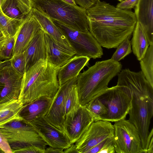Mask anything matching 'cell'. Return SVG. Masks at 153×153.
Here are the masks:
<instances>
[{
	"label": "cell",
	"instance_id": "6da1fadb",
	"mask_svg": "<svg viewBox=\"0 0 153 153\" xmlns=\"http://www.w3.org/2000/svg\"><path fill=\"white\" fill-rule=\"evenodd\" d=\"M89 31L101 47L117 48L131 35L137 22L134 13L98 0L86 10Z\"/></svg>",
	"mask_w": 153,
	"mask_h": 153
},
{
	"label": "cell",
	"instance_id": "7a4b0ae2",
	"mask_svg": "<svg viewBox=\"0 0 153 153\" xmlns=\"http://www.w3.org/2000/svg\"><path fill=\"white\" fill-rule=\"evenodd\" d=\"M132 92L128 120L137 130L142 147L146 153L153 129L149 131L153 116V87L146 78H134L125 84Z\"/></svg>",
	"mask_w": 153,
	"mask_h": 153
},
{
	"label": "cell",
	"instance_id": "3957f363",
	"mask_svg": "<svg viewBox=\"0 0 153 153\" xmlns=\"http://www.w3.org/2000/svg\"><path fill=\"white\" fill-rule=\"evenodd\" d=\"M59 67L41 59L23 76L18 99L23 105L42 97L53 98L59 87Z\"/></svg>",
	"mask_w": 153,
	"mask_h": 153
},
{
	"label": "cell",
	"instance_id": "277c9868",
	"mask_svg": "<svg viewBox=\"0 0 153 153\" xmlns=\"http://www.w3.org/2000/svg\"><path fill=\"white\" fill-rule=\"evenodd\" d=\"M122 65L111 59L97 62L77 76L76 87L79 103L85 106L108 88L110 81L122 70Z\"/></svg>",
	"mask_w": 153,
	"mask_h": 153
},
{
	"label": "cell",
	"instance_id": "5b68a950",
	"mask_svg": "<svg viewBox=\"0 0 153 153\" xmlns=\"http://www.w3.org/2000/svg\"><path fill=\"white\" fill-rule=\"evenodd\" d=\"M32 8L42 11L51 19L56 20L74 29L89 31L86 10L62 0H31Z\"/></svg>",
	"mask_w": 153,
	"mask_h": 153
},
{
	"label": "cell",
	"instance_id": "8992f818",
	"mask_svg": "<svg viewBox=\"0 0 153 153\" xmlns=\"http://www.w3.org/2000/svg\"><path fill=\"white\" fill-rule=\"evenodd\" d=\"M0 131L7 139L13 152L30 146L45 149L48 145L32 126L22 119L7 123L0 128Z\"/></svg>",
	"mask_w": 153,
	"mask_h": 153
},
{
	"label": "cell",
	"instance_id": "52a82bcc",
	"mask_svg": "<svg viewBox=\"0 0 153 153\" xmlns=\"http://www.w3.org/2000/svg\"><path fill=\"white\" fill-rule=\"evenodd\" d=\"M132 92L128 87L117 85L108 88L98 98L108 111L100 120L116 122L125 119L130 109Z\"/></svg>",
	"mask_w": 153,
	"mask_h": 153
},
{
	"label": "cell",
	"instance_id": "ba28073f",
	"mask_svg": "<svg viewBox=\"0 0 153 153\" xmlns=\"http://www.w3.org/2000/svg\"><path fill=\"white\" fill-rule=\"evenodd\" d=\"M52 20L66 36L76 52L75 55L95 59L101 57L103 55L101 46L89 31L85 32L76 30L56 20Z\"/></svg>",
	"mask_w": 153,
	"mask_h": 153
},
{
	"label": "cell",
	"instance_id": "9c48e42d",
	"mask_svg": "<svg viewBox=\"0 0 153 153\" xmlns=\"http://www.w3.org/2000/svg\"><path fill=\"white\" fill-rule=\"evenodd\" d=\"M113 126L115 152L145 153L137 130L128 120L115 122Z\"/></svg>",
	"mask_w": 153,
	"mask_h": 153
},
{
	"label": "cell",
	"instance_id": "30bf717a",
	"mask_svg": "<svg viewBox=\"0 0 153 153\" xmlns=\"http://www.w3.org/2000/svg\"><path fill=\"white\" fill-rule=\"evenodd\" d=\"M22 77L12 67L10 60L0 61V103L18 99Z\"/></svg>",
	"mask_w": 153,
	"mask_h": 153
},
{
	"label": "cell",
	"instance_id": "8fae6325",
	"mask_svg": "<svg viewBox=\"0 0 153 153\" xmlns=\"http://www.w3.org/2000/svg\"><path fill=\"white\" fill-rule=\"evenodd\" d=\"M114 132L113 125L110 122H94L75 144L79 153H86L101 142L114 136Z\"/></svg>",
	"mask_w": 153,
	"mask_h": 153
},
{
	"label": "cell",
	"instance_id": "7c38bea8",
	"mask_svg": "<svg viewBox=\"0 0 153 153\" xmlns=\"http://www.w3.org/2000/svg\"><path fill=\"white\" fill-rule=\"evenodd\" d=\"M28 123L49 146L64 149L71 146L72 144L65 132L53 126L44 116Z\"/></svg>",
	"mask_w": 153,
	"mask_h": 153
},
{
	"label": "cell",
	"instance_id": "4fadbf2b",
	"mask_svg": "<svg viewBox=\"0 0 153 153\" xmlns=\"http://www.w3.org/2000/svg\"><path fill=\"white\" fill-rule=\"evenodd\" d=\"M77 77L73 78L59 86V89L53 98L48 111L44 116L52 125L59 129L64 131L65 100L70 88L76 83Z\"/></svg>",
	"mask_w": 153,
	"mask_h": 153
},
{
	"label": "cell",
	"instance_id": "5bb4252c",
	"mask_svg": "<svg viewBox=\"0 0 153 153\" xmlns=\"http://www.w3.org/2000/svg\"><path fill=\"white\" fill-rule=\"evenodd\" d=\"M94 122L92 116L85 106L81 105L75 114L65 117L64 131L72 144L79 139Z\"/></svg>",
	"mask_w": 153,
	"mask_h": 153
},
{
	"label": "cell",
	"instance_id": "9a60e30c",
	"mask_svg": "<svg viewBox=\"0 0 153 153\" xmlns=\"http://www.w3.org/2000/svg\"><path fill=\"white\" fill-rule=\"evenodd\" d=\"M32 15L41 25L42 30L47 33L60 47L74 55L76 52L71 47L62 31L44 12L32 8Z\"/></svg>",
	"mask_w": 153,
	"mask_h": 153
},
{
	"label": "cell",
	"instance_id": "2e32d148",
	"mask_svg": "<svg viewBox=\"0 0 153 153\" xmlns=\"http://www.w3.org/2000/svg\"><path fill=\"white\" fill-rule=\"evenodd\" d=\"M42 27L31 11L20 27L15 36L13 56L23 53Z\"/></svg>",
	"mask_w": 153,
	"mask_h": 153
},
{
	"label": "cell",
	"instance_id": "e0dca14e",
	"mask_svg": "<svg viewBox=\"0 0 153 153\" xmlns=\"http://www.w3.org/2000/svg\"><path fill=\"white\" fill-rule=\"evenodd\" d=\"M25 62V72L41 59H46L45 32L38 31L23 52Z\"/></svg>",
	"mask_w": 153,
	"mask_h": 153
},
{
	"label": "cell",
	"instance_id": "ac0fdd59",
	"mask_svg": "<svg viewBox=\"0 0 153 153\" xmlns=\"http://www.w3.org/2000/svg\"><path fill=\"white\" fill-rule=\"evenodd\" d=\"M53 99L48 97H42L24 105L19 113V117L29 123L45 116L51 106Z\"/></svg>",
	"mask_w": 153,
	"mask_h": 153
},
{
	"label": "cell",
	"instance_id": "d6986e66",
	"mask_svg": "<svg viewBox=\"0 0 153 153\" xmlns=\"http://www.w3.org/2000/svg\"><path fill=\"white\" fill-rule=\"evenodd\" d=\"M134 10L137 21L144 30L149 45L153 44V0H139Z\"/></svg>",
	"mask_w": 153,
	"mask_h": 153
},
{
	"label": "cell",
	"instance_id": "ffe728a7",
	"mask_svg": "<svg viewBox=\"0 0 153 153\" xmlns=\"http://www.w3.org/2000/svg\"><path fill=\"white\" fill-rule=\"evenodd\" d=\"M90 59L86 56L75 55L64 65L60 67L57 74L59 86L77 77L81 70L88 65Z\"/></svg>",
	"mask_w": 153,
	"mask_h": 153
},
{
	"label": "cell",
	"instance_id": "44dd1931",
	"mask_svg": "<svg viewBox=\"0 0 153 153\" xmlns=\"http://www.w3.org/2000/svg\"><path fill=\"white\" fill-rule=\"evenodd\" d=\"M45 36L47 55L46 59L49 62L60 67L74 56L60 47L45 32Z\"/></svg>",
	"mask_w": 153,
	"mask_h": 153
},
{
	"label": "cell",
	"instance_id": "7402d4cb",
	"mask_svg": "<svg viewBox=\"0 0 153 153\" xmlns=\"http://www.w3.org/2000/svg\"><path fill=\"white\" fill-rule=\"evenodd\" d=\"M1 9L9 17L18 20H25L31 9L21 0H2Z\"/></svg>",
	"mask_w": 153,
	"mask_h": 153
},
{
	"label": "cell",
	"instance_id": "603a6c76",
	"mask_svg": "<svg viewBox=\"0 0 153 153\" xmlns=\"http://www.w3.org/2000/svg\"><path fill=\"white\" fill-rule=\"evenodd\" d=\"M132 36L131 41L132 51L137 59L140 61L144 56L149 43L144 30L137 22Z\"/></svg>",
	"mask_w": 153,
	"mask_h": 153
},
{
	"label": "cell",
	"instance_id": "cb8c5ba5",
	"mask_svg": "<svg viewBox=\"0 0 153 153\" xmlns=\"http://www.w3.org/2000/svg\"><path fill=\"white\" fill-rule=\"evenodd\" d=\"M23 105L18 99L0 103V128L12 120L22 119L19 114Z\"/></svg>",
	"mask_w": 153,
	"mask_h": 153
},
{
	"label": "cell",
	"instance_id": "d4e9b609",
	"mask_svg": "<svg viewBox=\"0 0 153 153\" xmlns=\"http://www.w3.org/2000/svg\"><path fill=\"white\" fill-rule=\"evenodd\" d=\"M25 19L10 18L5 15L0 8V29L7 38L15 37Z\"/></svg>",
	"mask_w": 153,
	"mask_h": 153
},
{
	"label": "cell",
	"instance_id": "484cf974",
	"mask_svg": "<svg viewBox=\"0 0 153 153\" xmlns=\"http://www.w3.org/2000/svg\"><path fill=\"white\" fill-rule=\"evenodd\" d=\"M140 61L141 71L153 87V44L149 45L144 56Z\"/></svg>",
	"mask_w": 153,
	"mask_h": 153
},
{
	"label": "cell",
	"instance_id": "4316f807",
	"mask_svg": "<svg viewBox=\"0 0 153 153\" xmlns=\"http://www.w3.org/2000/svg\"><path fill=\"white\" fill-rule=\"evenodd\" d=\"M76 84L72 86L67 94L65 105V117L76 113L81 106L79 101Z\"/></svg>",
	"mask_w": 153,
	"mask_h": 153
},
{
	"label": "cell",
	"instance_id": "83f0119b",
	"mask_svg": "<svg viewBox=\"0 0 153 153\" xmlns=\"http://www.w3.org/2000/svg\"><path fill=\"white\" fill-rule=\"evenodd\" d=\"M85 106L92 116L94 122L100 120L101 117L106 114L108 111L106 107L98 98L90 102Z\"/></svg>",
	"mask_w": 153,
	"mask_h": 153
},
{
	"label": "cell",
	"instance_id": "f1b7e54d",
	"mask_svg": "<svg viewBox=\"0 0 153 153\" xmlns=\"http://www.w3.org/2000/svg\"><path fill=\"white\" fill-rule=\"evenodd\" d=\"M131 36L128 37L118 46L111 58V59L119 62L131 53V44L130 40Z\"/></svg>",
	"mask_w": 153,
	"mask_h": 153
},
{
	"label": "cell",
	"instance_id": "f546056e",
	"mask_svg": "<svg viewBox=\"0 0 153 153\" xmlns=\"http://www.w3.org/2000/svg\"><path fill=\"white\" fill-rule=\"evenodd\" d=\"M15 37L7 38L0 50V61L10 59L13 57Z\"/></svg>",
	"mask_w": 153,
	"mask_h": 153
},
{
	"label": "cell",
	"instance_id": "4dcf8cb0",
	"mask_svg": "<svg viewBox=\"0 0 153 153\" xmlns=\"http://www.w3.org/2000/svg\"><path fill=\"white\" fill-rule=\"evenodd\" d=\"M10 60L14 69L23 76L25 68V59L23 53L13 56Z\"/></svg>",
	"mask_w": 153,
	"mask_h": 153
},
{
	"label": "cell",
	"instance_id": "1f68e13d",
	"mask_svg": "<svg viewBox=\"0 0 153 153\" xmlns=\"http://www.w3.org/2000/svg\"><path fill=\"white\" fill-rule=\"evenodd\" d=\"M138 1L139 0H126L118 3L116 7L121 10H131L136 6Z\"/></svg>",
	"mask_w": 153,
	"mask_h": 153
},
{
	"label": "cell",
	"instance_id": "d6a6232c",
	"mask_svg": "<svg viewBox=\"0 0 153 153\" xmlns=\"http://www.w3.org/2000/svg\"><path fill=\"white\" fill-rule=\"evenodd\" d=\"M45 149L36 146H30L14 150L13 153H44Z\"/></svg>",
	"mask_w": 153,
	"mask_h": 153
},
{
	"label": "cell",
	"instance_id": "836d02e7",
	"mask_svg": "<svg viewBox=\"0 0 153 153\" xmlns=\"http://www.w3.org/2000/svg\"><path fill=\"white\" fill-rule=\"evenodd\" d=\"M114 139V135L103 140L88 150L86 153H99L104 146Z\"/></svg>",
	"mask_w": 153,
	"mask_h": 153
},
{
	"label": "cell",
	"instance_id": "e575fe53",
	"mask_svg": "<svg viewBox=\"0 0 153 153\" xmlns=\"http://www.w3.org/2000/svg\"><path fill=\"white\" fill-rule=\"evenodd\" d=\"M0 148L5 153H13L7 140L0 131Z\"/></svg>",
	"mask_w": 153,
	"mask_h": 153
},
{
	"label": "cell",
	"instance_id": "d590c367",
	"mask_svg": "<svg viewBox=\"0 0 153 153\" xmlns=\"http://www.w3.org/2000/svg\"><path fill=\"white\" fill-rule=\"evenodd\" d=\"M74 0L78 6L86 10L94 5L98 0Z\"/></svg>",
	"mask_w": 153,
	"mask_h": 153
},
{
	"label": "cell",
	"instance_id": "8d00e7d4",
	"mask_svg": "<svg viewBox=\"0 0 153 153\" xmlns=\"http://www.w3.org/2000/svg\"><path fill=\"white\" fill-rule=\"evenodd\" d=\"M115 152L114 143V140L107 144L99 153H114Z\"/></svg>",
	"mask_w": 153,
	"mask_h": 153
},
{
	"label": "cell",
	"instance_id": "74e56055",
	"mask_svg": "<svg viewBox=\"0 0 153 153\" xmlns=\"http://www.w3.org/2000/svg\"><path fill=\"white\" fill-rule=\"evenodd\" d=\"M64 149L49 146L45 149L44 153H63Z\"/></svg>",
	"mask_w": 153,
	"mask_h": 153
},
{
	"label": "cell",
	"instance_id": "f35d334b",
	"mask_svg": "<svg viewBox=\"0 0 153 153\" xmlns=\"http://www.w3.org/2000/svg\"><path fill=\"white\" fill-rule=\"evenodd\" d=\"M63 153H79L75 145L73 143L68 148L64 149Z\"/></svg>",
	"mask_w": 153,
	"mask_h": 153
},
{
	"label": "cell",
	"instance_id": "ab89813d",
	"mask_svg": "<svg viewBox=\"0 0 153 153\" xmlns=\"http://www.w3.org/2000/svg\"><path fill=\"white\" fill-rule=\"evenodd\" d=\"M7 38L4 36L0 29V50L5 43Z\"/></svg>",
	"mask_w": 153,
	"mask_h": 153
},
{
	"label": "cell",
	"instance_id": "60d3db41",
	"mask_svg": "<svg viewBox=\"0 0 153 153\" xmlns=\"http://www.w3.org/2000/svg\"><path fill=\"white\" fill-rule=\"evenodd\" d=\"M146 153H153V136L150 141Z\"/></svg>",
	"mask_w": 153,
	"mask_h": 153
},
{
	"label": "cell",
	"instance_id": "b9f144b4",
	"mask_svg": "<svg viewBox=\"0 0 153 153\" xmlns=\"http://www.w3.org/2000/svg\"><path fill=\"white\" fill-rule=\"evenodd\" d=\"M65 2L71 5L77 6L78 5L76 4L74 0H62Z\"/></svg>",
	"mask_w": 153,
	"mask_h": 153
},
{
	"label": "cell",
	"instance_id": "7bdbcfd3",
	"mask_svg": "<svg viewBox=\"0 0 153 153\" xmlns=\"http://www.w3.org/2000/svg\"><path fill=\"white\" fill-rule=\"evenodd\" d=\"M27 6L32 8V4L31 0H21Z\"/></svg>",
	"mask_w": 153,
	"mask_h": 153
},
{
	"label": "cell",
	"instance_id": "ee69618b",
	"mask_svg": "<svg viewBox=\"0 0 153 153\" xmlns=\"http://www.w3.org/2000/svg\"><path fill=\"white\" fill-rule=\"evenodd\" d=\"M0 153H4L3 151L0 148Z\"/></svg>",
	"mask_w": 153,
	"mask_h": 153
},
{
	"label": "cell",
	"instance_id": "f6af8a7d",
	"mask_svg": "<svg viewBox=\"0 0 153 153\" xmlns=\"http://www.w3.org/2000/svg\"><path fill=\"white\" fill-rule=\"evenodd\" d=\"M118 0L120 2H122L124 1H126V0Z\"/></svg>",
	"mask_w": 153,
	"mask_h": 153
},
{
	"label": "cell",
	"instance_id": "bcb514c9",
	"mask_svg": "<svg viewBox=\"0 0 153 153\" xmlns=\"http://www.w3.org/2000/svg\"><path fill=\"white\" fill-rule=\"evenodd\" d=\"M2 0H0V8H1V5Z\"/></svg>",
	"mask_w": 153,
	"mask_h": 153
}]
</instances>
